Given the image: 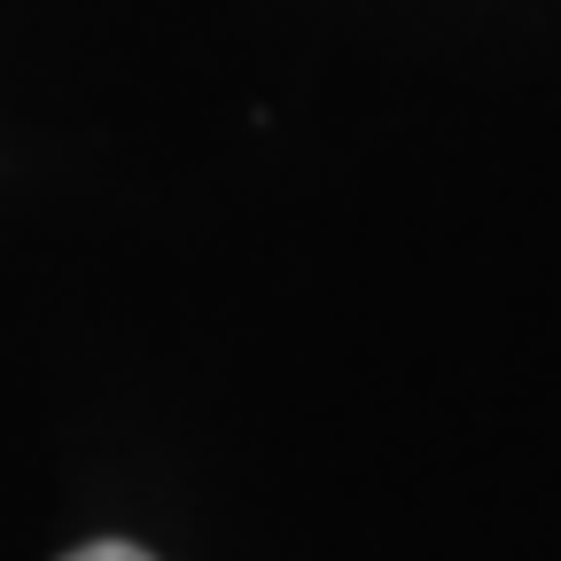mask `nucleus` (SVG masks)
<instances>
[{"instance_id":"1","label":"nucleus","mask_w":561,"mask_h":561,"mask_svg":"<svg viewBox=\"0 0 561 561\" xmlns=\"http://www.w3.org/2000/svg\"><path fill=\"white\" fill-rule=\"evenodd\" d=\"M70 561H149L140 546H117V538H102V546H87V553H70Z\"/></svg>"}]
</instances>
